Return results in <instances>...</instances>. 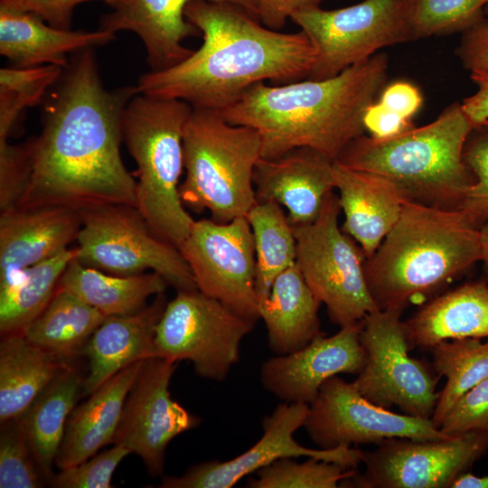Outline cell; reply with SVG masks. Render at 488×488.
<instances>
[{
  "label": "cell",
  "instance_id": "28",
  "mask_svg": "<svg viewBox=\"0 0 488 488\" xmlns=\"http://www.w3.org/2000/svg\"><path fill=\"white\" fill-rule=\"evenodd\" d=\"M0 422L20 417L71 360L30 343L22 333L1 335Z\"/></svg>",
  "mask_w": 488,
  "mask_h": 488
},
{
  "label": "cell",
  "instance_id": "35",
  "mask_svg": "<svg viewBox=\"0 0 488 488\" xmlns=\"http://www.w3.org/2000/svg\"><path fill=\"white\" fill-rule=\"evenodd\" d=\"M64 68L43 65L0 70V140H8L22 113L40 103Z\"/></svg>",
  "mask_w": 488,
  "mask_h": 488
},
{
  "label": "cell",
  "instance_id": "1",
  "mask_svg": "<svg viewBox=\"0 0 488 488\" xmlns=\"http://www.w3.org/2000/svg\"><path fill=\"white\" fill-rule=\"evenodd\" d=\"M136 93V86L106 89L93 49L77 52L45 103L41 134L29 139L32 173L16 206H136V182L120 145Z\"/></svg>",
  "mask_w": 488,
  "mask_h": 488
},
{
  "label": "cell",
  "instance_id": "22",
  "mask_svg": "<svg viewBox=\"0 0 488 488\" xmlns=\"http://www.w3.org/2000/svg\"><path fill=\"white\" fill-rule=\"evenodd\" d=\"M166 303L162 293L136 313L106 317L81 351L89 361L82 395L89 396L128 365L155 357V330Z\"/></svg>",
  "mask_w": 488,
  "mask_h": 488
},
{
  "label": "cell",
  "instance_id": "8",
  "mask_svg": "<svg viewBox=\"0 0 488 488\" xmlns=\"http://www.w3.org/2000/svg\"><path fill=\"white\" fill-rule=\"evenodd\" d=\"M77 260L117 275L159 274L177 291L197 290L180 249L156 236L135 205L105 204L80 210Z\"/></svg>",
  "mask_w": 488,
  "mask_h": 488
},
{
  "label": "cell",
  "instance_id": "44",
  "mask_svg": "<svg viewBox=\"0 0 488 488\" xmlns=\"http://www.w3.org/2000/svg\"><path fill=\"white\" fill-rule=\"evenodd\" d=\"M456 55L465 70L488 73V17L462 33Z\"/></svg>",
  "mask_w": 488,
  "mask_h": 488
},
{
  "label": "cell",
  "instance_id": "24",
  "mask_svg": "<svg viewBox=\"0 0 488 488\" xmlns=\"http://www.w3.org/2000/svg\"><path fill=\"white\" fill-rule=\"evenodd\" d=\"M115 33L54 27L37 15L0 6V54L16 68L56 65L66 69L69 54L108 44Z\"/></svg>",
  "mask_w": 488,
  "mask_h": 488
},
{
  "label": "cell",
  "instance_id": "17",
  "mask_svg": "<svg viewBox=\"0 0 488 488\" xmlns=\"http://www.w3.org/2000/svg\"><path fill=\"white\" fill-rule=\"evenodd\" d=\"M177 365L160 357L144 361L126 398L112 441L138 455L153 477L163 474L169 443L201 424L199 417L170 394L169 385Z\"/></svg>",
  "mask_w": 488,
  "mask_h": 488
},
{
  "label": "cell",
  "instance_id": "50",
  "mask_svg": "<svg viewBox=\"0 0 488 488\" xmlns=\"http://www.w3.org/2000/svg\"><path fill=\"white\" fill-rule=\"evenodd\" d=\"M484 14L488 17V5L484 7Z\"/></svg>",
  "mask_w": 488,
  "mask_h": 488
},
{
  "label": "cell",
  "instance_id": "20",
  "mask_svg": "<svg viewBox=\"0 0 488 488\" xmlns=\"http://www.w3.org/2000/svg\"><path fill=\"white\" fill-rule=\"evenodd\" d=\"M81 227L80 211L62 206L14 207L0 213V285L69 249Z\"/></svg>",
  "mask_w": 488,
  "mask_h": 488
},
{
  "label": "cell",
  "instance_id": "3",
  "mask_svg": "<svg viewBox=\"0 0 488 488\" xmlns=\"http://www.w3.org/2000/svg\"><path fill=\"white\" fill-rule=\"evenodd\" d=\"M388 67V56L379 52L325 80L258 82L219 112L229 123L258 133L261 158L309 147L335 161L364 135L365 113L386 86Z\"/></svg>",
  "mask_w": 488,
  "mask_h": 488
},
{
  "label": "cell",
  "instance_id": "26",
  "mask_svg": "<svg viewBox=\"0 0 488 488\" xmlns=\"http://www.w3.org/2000/svg\"><path fill=\"white\" fill-rule=\"evenodd\" d=\"M409 351L462 338H488V283L466 282L430 298L403 322Z\"/></svg>",
  "mask_w": 488,
  "mask_h": 488
},
{
  "label": "cell",
  "instance_id": "45",
  "mask_svg": "<svg viewBox=\"0 0 488 488\" xmlns=\"http://www.w3.org/2000/svg\"><path fill=\"white\" fill-rule=\"evenodd\" d=\"M377 101L384 109L405 120L412 117L422 105L419 89L407 81H395L385 86Z\"/></svg>",
  "mask_w": 488,
  "mask_h": 488
},
{
  "label": "cell",
  "instance_id": "21",
  "mask_svg": "<svg viewBox=\"0 0 488 488\" xmlns=\"http://www.w3.org/2000/svg\"><path fill=\"white\" fill-rule=\"evenodd\" d=\"M191 1L193 0H129L102 16L99 29L136 33L145 46L150 71L163 70L192 52L183 43L200 33L184 16V9ZM206 1L230 3L257 17V0Z\"/></svg>",
  "mask_w": 488,
  "mask_h": 488
},
{
  "label": "cell",
  "instance_id": "33",
  "mask_svg": "<svg viewBox=\"0 0 488 488\" xmlns=\"http://www.w3.org/2000/svg\"><path fill=\"white\" fill-rule=\"evenodd\" d=\"M256 254V290L258 305L275 279L296 264V239L283 207L275 202H257L246 215Z\"/></svg>",
  "mask_w": 488,
  "mask_h": 488
},
{
  "label": "cell",
  "instance_id": "9",
  "mask_svg": "<svg viewBox=\"0 0 488 488\" xmlns=\"http://www.w3.org/2000/svg\"><path fill=\"white\" fill-rule=\"evenodd\" d=\"M341 211L338 195L332 192L313 222L293 227L296 263L315 297L325 305L330 320L340 328L359 324L379 310L366 282V256L339 227Z\"/></svg>",
  "mask_w": 488,
  "mask_h": 488
},
{
  "label": "cell",
  "instance_id": "37",
  "mask_svg": "<svg viewBox=\"0 0 488 488\" xmlns=\"http://www.w3.org/2000/svg\"><path fill=\"white\" fill-rule=\"evenodd\" d=\"M488 0H409V23L415 40L464 33L484 14Z\"/></svg>",
  "mask_w": 488,
  "mask_h": 488
},
{
  "label": "cell",
  "instance_id": "6",
  "mask_svg": "<svg viewBox=\"0 0 488 488\" xmlns=\"http://www.w3.org/2000/svg\"><path fill=\"white\" fill-rule=\"evenodd\" d=\"M187 102L136 93L123 117V139L137 165L136 207L153 232L177 247L194 220L179 192Z\"/></svg>",
  "mask_w": 488,
  "mask_h": 488
},
{
  "label": "cell",
  "instance_id": "29",
  "mask_svg": "<svg viewBox=\"0 0 488 488\" xmlns=\"http://www.w3.org/2000/svg\"><path fill=\"white\" fill-rule=\"evenodd\" d=\"M83 379L71 364L60 371L18 417L33 456L47 483L62 441L68 418L82 395Z\"/></svg>",
  "mask_w": 488,
  "mask_h": 488
},
{
  "label": "cell",
  "instance_id": "16",
  "mask_svg": "<svg viewBox=\"0 0 488 488\" xmlns=\"http://www.w3.org/2000/svg\"><path fill=\"white\" fill-rule=\"evenodd\" d=\"M308 408L305 403L282 402L263 418V434L248 450L227 461L193 465L179 476H163L159 487L230 488L243 477L285 457H313L357 469L362 464L363 450L351 446L313 449L295 439L296 430L304 427Z\"/></svg>",
  "mask_w": 488,
  "mask_h": 488
},
{
  "label": "cell",
  "instance_id": "2",
  "mask_svg": "<svg viewBox=\"0 0 488 488\" xmlns=\"http://www.w3.org/2000/svg\"><path fill=\"white\" fill-rule=\"evenodd\" d=\"M184 16L202 33V44L177 64L141 75L137 93L221 111L258 82L302 80L314 66V48L303 31L271 30L239 5L193 0Z\"/></svg>",
  "mask_w": 488,
  "mask_h": 488
},
{
  "label": "cell",
  "instance_id": "30",
  "mask_svg": "<svg viewBox=\"0 0 488 488\" xmlns=\"http://www.w3.org/2000/svg\"><path fill=\"white\" fill-rule=\"evenodd\" d=\"M167 282L155 272L117 276L82 265L75 258L64 270L58 287L79 296L105 316L140 311L152 296L164 293Z\"/></svg>",
  "mask_w": 488,
  "mask_h": 488
},
{
  "label": "cell",
  "instance_id": "42",
  "mask_svg": "<svg viewBox=\"0 0 488 488\" xmlns=\"http://www.w3.org/2000/svg\"><path fill=\"white\" fill-rule=\"evenodd\" d=\"M440 429L448 435L470 431L488 433V378L458 399L445 418Z\"/></svg>",
  "mask_w": 488,
  "mask_h": 488
},
{
  "label": "cell",
  "instance_id": "11",
  "mask_svg": "<svg viewBox=\"0 0 488 488\" xmlns=\"http://www.w3.org/2000/svg\"><path fill=\"white\" fill-rule=\"evenodd\" d=\"M255 324L198 289L177 291L157 324L155 357L189 361L199 377L223 381Z\"/></svg>",
  "mask_w": 488,
  "mask_h": 488
},
{
  "label": "cell",
  "instance_id": "38",
  "mask_svg": "<svg viewBox=\"0 0 488 488\" xmlns=\"http://www.w3.org/2000/svg\"><path fill=\"white\" fill-rule=\"evenodd\" d=\"M48 484L18 418L1 423L0 487L40 488Z\"/></svg>",
  "mask_w": 488,
  "mask_h": 488
},
{
  "label": "cell",
  "instance_id": "36",
  "mask_svg": "<svg viewBox=\"0 0 488 488\" xmlns=\"http://www.w3.org/2000/svg\"><path fill=\"white\" fill-rule=\"evenodd\" d=\"M357 469L308 457L299 463L285 457L256 472L249 478L250 488H336L357 474Z\"/></svg>",
  "mask_w": 488,
  "mask_h": 488
},
{
  "label": "cell",
  "instance_id": "39",
  "mask_svg": "<svg viewBox=\"0 0 488 488\" xmlns=\"http://www.w3.org/2000/svg\"><path fill=\"white\" fill-rule=\"evenodd\" d=\"M464 159L476 181L466 194L460 211L468 221L479 229L488 220V130L474 129L468 136Z\"/></svg>",
  "mask_w": 488,
  "mask_h": 488
},
{
  "label": "cell",
  "instance_id": "34",
  "mask_svg": "<svg viewBox=\"0 0 488 488\" xmlns=\"http://www.w3.org/2000/svg\"><path fill=\"white\" fill-rule=\"evenodd\" d=\"M432 368L446 383L431 417L440 429L445 418L458 399L479 382L488 378V338H462L444 341L430 349Z\"/></svg>",
  "mask_w": 488,
  "mask_h": 488
},
{
  "label": "cell",
  "instance_id": "4",
  "mask_svg": "<svg viewBox=\"0 0 488 488\" xmlns=\"http://www.w3.org/2000/svg\"><path fill=\"white\" fill-rule=\"evenodd\" d=\"M481 261L479 229L460 210L411 201L365 262L367 286L379 310L404 312Z\"/></svg>",
  "mask_w": 488,
  "mask_h": 488
},
{
  "label": "cell",
  "instance_id": "7",
  "mask_svg": "<svg viewBox=\"0 0 488 488\" xmlns=\"http://www.w3.org/2000/svg\"><path fill=\"white\" fill-rule=\"evenodd\" d=\"M183 205L208 210L211 220L226 223L246 216L257 202L253 173L261 158L258 133L226 121L219 111L193 108L183 132Z\"/></svg>",
  "mask_w": 488,
  "mask_h": 488
},
{
  "label": "cell",
  "instance_id": "48",
  "mask_svg": "<svg viewBox=\"0 0 488 488\" xmlns=\"http://www.w3.org/2000/svg\"><path fill=\"white\" fill-rule=\"evenodd\" d=\"M453 488H488V474L477 476L467 472L455 482Z\"/></svg>",
  "mask_w": 488,
  "mask_h": 488
},
{
  "label": "cell",
  "instance_id": "23",
  "mask_svg": "<svg viewBox=\"0 0 488 488\" xmlns=\"http://www.w3.org/2000/svg\"><path fill=\"white\" fill-rule=\"evenodd\" d=\"M333 175L344 214L342 230L370 258L398 221L408 201L389 181L334 161Z\"/></svg>",
  "mask_w": 488,
  "mask_h": 488
},
{
  "label": "cell",
  "instance_id": "47",
  "mask_svg": "<svg viewBox=\"0 0 488 488\" xmlns=\"http://www.w3.org/2000/svg\"><path fill=\"white\" fill-rule=\"evenodd\" d=\"M470 78L477 86V91L461 103L474 129L483 127L488 121V73L472 71Z\"/></svg>",
  "mask_w": 488,
  "mask_h": 488
},
{
  "label": "cell",
  "instance_id": "49",
  "mask_svg": "<svg viewBox=\"0 0 488 488\" xmlns=\"http://www.w3.org/2000/svg\"><path fill=\"white\" fill-rule=\"evenodd\" d=\"M481 261L483 263L485 271L488 275V220L479 230Z\"/></svg>",
  "mask_w": 488,
  "mask_h": 488
},
{
  "label": "cell",
  "instance_id": "12",
  "mask_svg": "<svg viewBox=\"0 0 488 488\" xmlns=\"http://www.w3.org/2000/svg\"><path fill=\"white\" fill-rule=\"evenodd\" d=\"M402 312L377 310L361 321L360 343L365 364L352 381L371 403L403 414L430 419L439 376L421 360L409 356Z\"/></svg>",
  "mask_w": 488,
  "mask_h": 488
},
{
  "label": "cell",
  "instance_id": "13",
  "mask_svg": "<svg viewBox=\"0 0 488 488\" xmlns=\"http://www.w3.org/2000/svg\"><path fill=\"white\" fill-rule=\"evenodd\" d=\"M363 451L364 471L342 484L359 488H452L488 450V433L444 438L395 437Z\"/></svg>",
  "mask_w": 488,
  "mask_h": 488
},
{
  "label": "cell",
  "instance_id": "40",
  "mask_svg": "<svg viewBox=\"0 0 488 488\" xmlns=\"http://www.w3.org/2000/svg\"><path fill=\"white\" fill-rule=\"evenodd\" d=\"M129 454L124 446L113 444L83 463L60 470L48 484L54 488H110L116 468Z\"/></svg>",
  "mask_w": 488,
  "mask_h": 488
},
{
  "label": "cell",
  "instance_id": "19",
  "mask_svg": "<svg viewBox=\"0 0 488 488\" xmlns=\"http://www.w3.org/2000/svg\"><path fill=\"white\" fill-rule=\"evenodd\" d=\"M333 162L309 147H296L272 159L260 158L253 173L257 202L280 204L292 227L313 222L335 189Z\"/></svg>",
  "mask_w": 488,
  "mask_h": 488
},
{
  "label": "cell",
  "instance_id": "31",
  "mask_svg": "<svg viewBox=\"0 0 488 488\" xmlns=\"http://www.w3.org/2000/svg\"><path fill=\"white\" fill-rule=\"evenodd\" d=\"M106 317L79 296L57 286L47 306L22 333L33 344L71 360L81 354Z\"/></svg>",
  "mask_w": 488,
  "mask_h": 488
},
{
  "label": "cell",
  "instance_id": "10",
  "mask_svg": "<svg viewBox=\"0 0 488 488\" xmlns=\"http://www.w3.org/2000/svg\"><path fill=\"white\" fill-rule=\"evenodd\" d=\"M409 0H363L325 10L308 7L290 18L309 38L315 52L308 80L333 78L380 49L414 41Z\"/></svg>",
  "mask_w": 488,
  "mask_h": 488
},
{
  "label": "cell",
  "instance_id": "15",
  "mask_svg": "<svg viewBox=\"0 0 488 488\" xmlns=\"http://www.w3.org/2000/svg\"><path fill=\"white\" fill-rule=\"evenodd\" d=\"M303 427L322 449L378 445L395 437L435 439L451 436L436 427L431 419L395 413L371 403L352 382L338 375L323 384L309 405Z\"/></svg>",
  "mask_w": 488,
  "mask_h": 488
},
{
  "label": "cell",
  "instance_id": "43",
  "mask_svg": "<svg viewBox=\"0 0 488 488\" xmlns=\"http://www.w3.org/2000/svg\"><path fill=\"white\" fill-rule=\"evenodd\" d=\"M89 1H101L115 9L129 0H0V6L33 14L54 27L69 30L75 7Z\"/></svg>",
  "mask_w": 488,
  "mask_h": 488
},
{
  "label": "cell",
  "instance_id": "41",
  "mask_svg": "<svg viewBox=\"0 0 488 488\" xmlns=\"http://www.w3.org/2000/svg\"><path fill=\"white\" fill-rule=\"evenodd\" d=\"M32 173L30 140L11 145L0 140V211L17 205L29 183Z\"/></svg>",
  "mask_w": 488,
  "mask_h": 488
},
{
  "label": "cell",
  "instance_id": "46",
  "mask_svg": "<svg viewBox=\"0 0 488 488\" xmlns=\"http://www.w3.org/2000/svg\"><path fill=\"white\" fill-rule=\"evenodd\" d=\"M324 0H257L258 14L267 28L277 31L284 27L286 20L296 12L320 6Z\"/></svg>",
  "mask_w": 488,
  "mask_h": 488
},
{
  "label": "cell",
  "instance_id": "32",
  "mask_svg": "<svg viewBox=\"0 0 488 488\" xmlns=\"http://www.w3.org/2000/svg\"><path fill=\"white\" fill-rule=\"evenodd\" d=\"M77 257V248L24 269L14 280L0 285L1 335L23 333L44 310L60 279Z\"/></svg>",
  "mask_w": 488,
  "mask_h": 488
},
{
  "label": "cell",
  "instance_id": "27",
  "mask_svg": "<svg viewBox=\"0 0 488 488\" xmlns=\"http://www.w3.org/2000/svg\"><path fill=\"white\" fill-rule=\"evenodd\" d=\"M320 305L296 263L275 279L268 296L259 303V319L276 355L299 350L324 333L318 316Z\"/></svg>",
  "mask_w": 488,
  "mask_h": 488
},
{
  "label": "cell",
  "instance_id": "5",
  "mask_svg": "<svg viewBox=\"0 0 488 488\" xmlns=\"http://www.w3.org/2000/svg\"><path fill=\"white\" fill-rule=\"evenodd\" d=\"M473 130L461 103L455 102L431 123L392 137L361 135L335 161L391 182L408 201L459 210L476 181L464 159Z\"/></svg>",
  "mask_w": 488,
  "mask_h": 488
},
{
  "label": "cell",
  "instance_id": "18",
  "mask_svg": "<svg viewBox=\"0 0 488 488\" xmlns=\"http://www.w3.org/2000/svg\"><path fill=\"white\" fill-rule=\"evenodd\" d=\"M361 322L324 333L303 348L266 360L260 369L263 388L282 402L310 405L323 384L341 373L358 374L365 364L360 343Z\"/></svg>",
  "mask_w": 488,
  "mask_h": 488
},
{
  "label": "cell",
  "instance_id": "14",
  "mask_svg": "<svg viewBox=\"0 0 488 488\" xmlns=\"http://www.w3.org/2000/svg\"><path fill=\"white\" fill-rule=\"evenodd\" d=\"M179 249L200 292L248 319H259L254 238L246 216L226 223L194 221Z\"/></svg>",
  "mask_w": 488,
  "mask_h": 488
},
{
  "label": "cell",
  "instance_id": "25",
  "mask_svg": "<svg viewBox=\"0 0 488 488\" xmlns=\"http://www.w3.org/2000/svg\"><path fill=\"white\" fill-rule=\"evenodd\" d=\"M144 361L124 368L75 406L55 458L59 470L85 462L112 443L126 398Z\"/></svg>",
  "mask_w": 488,
  "mask_h": 488
},
{
  "label": "cell",
  "instance_id": "51",
  "mask_svg": "<svg viewBox=\"0 0 488 488\" xmlns=\"http://www.w3.org/2000/svg\"><path fill=\"white\" fill-rule=\"evenodd\" d=\"M483 127L488 130V121L483 126Z\"/></svg>",
  "mask_w": 488,
  "mask_h": 488
}]
</instances>
